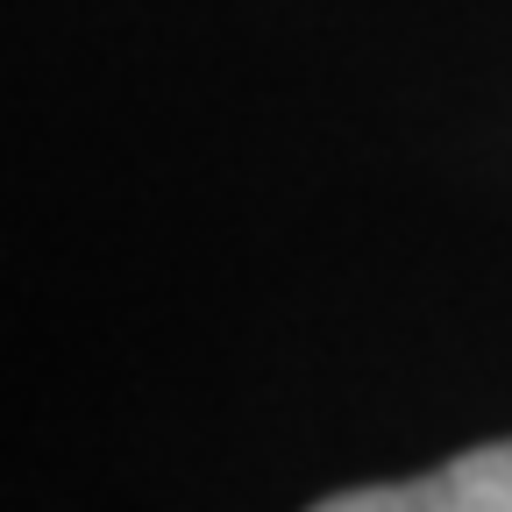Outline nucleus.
Segmentation results:
<instances>
[{"mask_svg": "<svg viewBox=\"0 0 512 512\" xmlns=\"http://www.w3.org/2000/svg\"><path fill=\"white\" fill-rule=\"evenodd\" d=\"M320 512H512V441H484L470 456L441 463L406 484H370V491H335Z\"/></svg>", "mask_w": 512, "mask_h": 512, "instance_id": "obj_1", "label": "nucleus"}]
</instances>
